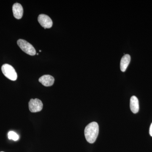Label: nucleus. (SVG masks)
Masks as SVG:
<instances>
[{"instance_id": "nucleus-6", "label": "nucleus", "mask_w": 152, "mask_h": 152, "mask_svg": "<svg viewBox=\"0 0 152 152\" xmlns=\"http://www.w3.org/2000/svg\"><path fill=\"white\" fill-rule=\"evenodd\" d=\"M14 16L17 19H20L23 14V9L21 5L19 3H15L12 7Z\"/></svg>"}, {"instance_id": "nucleus-2", "label": "nucleus", "mask_w": 152, "mask_h": 152, "mask_svg": "<svg viewBox=\"0 0 152 152\" xmlns=\"http://www.w3.org/2000/svg\"><path fill=\"white\" fill-rule=\"evenodd\" d=\"M1 70L4 75L9 80L15 81L18 78L16 72L13 67L8 64H4L1 67Z\"/></svg>"}, {"instance_id": "nucleus-14", "label": "nucleus", "mask_w": 152, "mask_h": 152, "mask_svg": "<svg viewBox=\"0 0 152 152\" xmlns=\"http://www.w3.org/2000/svg\"></svg>"}, {"instance_id": "nucleus-8", "label": "nucleus", "mask_w": 152, "mask_h": 152, "mask_svg": "<svg viewBox=\"0 0 152 152\" xmlns=\"http://www.w3.org/2000/svg\"><path fill=\"white\" fill-rule=\"evenodd\" d=\"M131 61L130 55L126 54L122 58L120 63V68L122 72H125L126 70Z\"/></svg>"}, {"instance_id": "nucleus-1", "label": "nucleus", "mask_w": 152, "mask_h": 152, "mask_svg": "<svg viewBox=\"0 0 152 152\" xmlns=\"http://www.w3.org/2000/svg\"><path fill=\"white\" fill-rule=\"evenodd\" d=\"M99 132L98 124L93 122L87 125L85 129V136L88 142L92 144L95 142Z\"/></svg>"}, {"instance_id": "nucleus-7", "label": "nucleus", "mask_w": 152, "mask_h": 152, "mask_svg": "<svg viewBox=\"0 0 152 152\" xmlns=\"http://www.w3.org/2000/svg\"><path fill=\"white\" fill-rule=\"evenodd\" d=\"M54 81V78L50 75H45L39 79V82L46 87L53 86Z\"/></svg>"}, {"instance_id": "nucleus-13", "label": "nucleus", "mask_w": 152, "mask_h": 152, "mask_svg": "<svg viewBox=\"0 0 152 152\" xmlns=\"http://www.w3.org/2000/svg\"><path fill=\"white\" fill-rule=\"evenodd\" d=\"M37 55H39V53H37Z\"/></svg>"}, {"instance_id": "nucleus-10", "label": "nucleus", "mask_w": 152, "mask_h": 152, "mask_svg": "<svg viewBox=\"0 0 152 152\" xmlns=\"http://www.w3.org/2000/svg\"><path fill=\"white\" fill-rule=\"evenodd\" d=\"M8 135V138L10 140H13L15 141H18L19 139L18 135L13 131H10L9 132Z\"/></svg>"}, {"instance_id": "nucleus-11", "label": "nucleus", "mask_w": 152, "mask_h": 152, "mask_svg": "<svg viewBox=\"0 0 152 152\" xmlns=\"http://www.w3.org/2000/svg\"><path fill=\"white\" fill-rule=\"evenodd\" d=\"M149 133L150 135L152 137V123L151 125V126H150Z\"/></svg>"}, {"instance_id": "nucleus-3", "label": "nucleus", "mask_w": 152, "mask_h": 152, "mask_svg": "<svg viewBox=\"0 0 152 152\" xmlns=\"http://www.w3.org/2000/svg\"><path fill=\"white\" fill-rule=\"evenodd\" d=\"M18 45L23 51L30 56H34L36 54V51L31 44L25 40L20 39L17 42Z\"/></svg>"}, {"instance_id": "nucleus-5", "label": "nucleus", "mask_w": 152, "mask_h": 152, "mask_svg": "<svg viewBox=\"0 0 152 152\" xmlns=\"http://www.w3.org/2000/svg\"><path fill=\"white\" fill-rule=\"evenodd\" d=\"M38 20L40 24L45 29L50 28L53 26L51 19L47 15L41 14L39 16Z\"/></svg>"}, {"instance_id": "nucleus-12", "label": "nucleus", "mask_w": 152, "mask_h": 152, "mask_svg": "<svg viewBox=\"0 0 152 152\" xmlns=\"http://www.w3.org/2000/svg\"><path fill=\"white\" fill-rule=\"evenodd\" d=\"M39 51L40 52H41V51H41V50H40Z\"/></svg>"}, {"instance_id": "nucleus-9", "label": "nucleus", "mask_w": 152, "mask_h": 152, "mask_svg": "<svg viewBox=\"0 0 152 152\" xmlns=\"http://www.w3.org/2000/svg\"><path fill=\"white\" fill-rule=\"evenodd\" d=\"M130 107L132 112L134 113H137L139 110V100L135 96H132L130 99Z\"/></svg>"}, {"instance_id": "nucleus-4", "label": "nucleus", "mask_w": 152, "mask_h": 152, "mask_svg": "<svg viewBox=\"0 0 152 152\" xmlns=\"http://www.w3.org/2000/svg\"><path fill=\"white\" fill-rule=\"evenodd\" d=\"M29 109L32 113L41 111L43 108L42 102L38 99H31L28 104Z\"/></svg>"}]
</instances>
